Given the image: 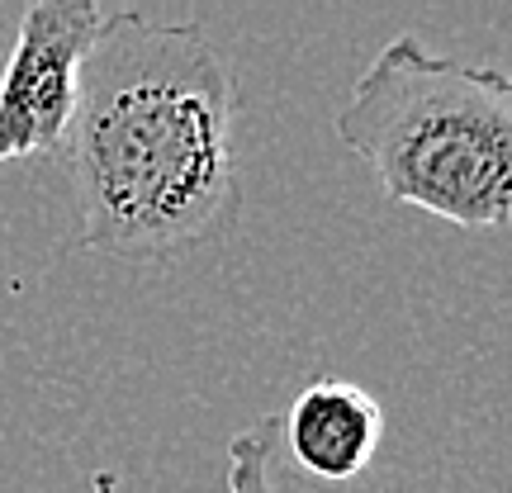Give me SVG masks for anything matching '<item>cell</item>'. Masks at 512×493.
<instances>
[{"instance_id": "2", "label": "cell", "mask_w": 512, "mask_h": 493, "mask_svg": "<svg viewBox=\"0 0 512 493\" xmlns=\"http://www.w3.org/2000/svg\"><path fill=\"white\" fill-rule=\"evenodd\" d=\"M347 152L394 204L465 233H498L512 214V76L389 38L332 119Z\"/></svg>"}, {"instance_id": "1", "label": "cell", "mask_w": 512, "mask_h": 493, "mask_svg": "<svg viewBox=\"0 0 512 493\" xmlns=\"http://www.w3.org/2000/svg\"><path fill=\"white\" fill-rule=\"evenodd\" d=\"M62 157L86 252L176 261L219 242L242 214L238 76L204 24L110 10Z\"/></svg>"}, {"instance_id": "4", "label": "cell", "mask_w": 512, "mask_h": 493, "mask_svg": "<svg viewBox=\"0 0 512 493\" xmlns=\"http://www.w3.org/2000/svg\"><path fill=\"white\" fill-rule=\"evenodd\" d=\"M110 5L95 0H34L19 15L15 48L0 72V166L62 157L76 119L81 67Z\"/></svg>"}, {"instance_id": "3", "label": "cell", "mask_w": 512, "mask_h": 493, "mask_svg": "<svg viewBox=\"0 0 512 493\" xmlns=\"http://www.w3.org/2000/svg\"><path fill=\"white\" fill-rule=\"evenodd\" d=\"M384 432L370 389L318 375L228 441V493H384Z\"/></svg>"}]
</instances>
